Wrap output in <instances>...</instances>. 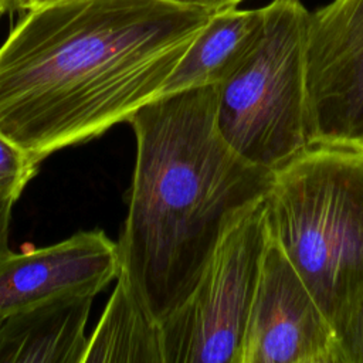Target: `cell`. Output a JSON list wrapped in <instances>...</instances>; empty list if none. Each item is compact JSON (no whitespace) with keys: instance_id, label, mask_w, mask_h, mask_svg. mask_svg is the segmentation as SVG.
<instances>
[{"instance_id":"obj_11","label":"cell","mask_w":363,"mask_h":363,"mask_svg":"<svg viewBox=\"0 0 363 363\" xmlns=\"http://www.w3.org/2000/svg\"><path fill=\"white\" fill-rule=\"evenodd\" d=\"M91 362L164 363L162 325L121 275L88 337L84 363Z\"/></svg>"},{"instance_id":"obj_3","label":"cell","mask_w":363,"mask_h":363,"mask_svg":"<svg viewBox=\"0 0 363 363\" xmlns=\"http://www.w3.org/2000/svg\"><path fill=\"white\" fill-rule=\"evenodd\" d=\"M265 225L340 340L363 302V145L312 142L274 169Z\"/></svg>"},{"instance_id":"obj_17","label":"cell","mask_w":363,"mask_h":363,"mask_svg":"<svg viewBox=\"0 0 363 363\" xmlns=\"http://www.w3.org/2000/svg\"><path fill=\"white\" fill-rule=\"evenodd\" d=\"M0 9L3 13L18 11V0H0Z\"/></svg>"},{"instance_id":"obj_5","label":"cell","mask_w":363,"mask_h":363,"mask_svg":"<svg viewBox=\"0 0 363 363\" xmlns=\"http://www.w3.org/2000/svg\"><path fill=\"white\" fill-rule=\"evenodd\" d=\"M265 237L262 194L228 218L191 295L160 322L164 363H238Z\"/></svg>"},{"instance_id":"obj_4","label":"cell","mask_w":363,"mask_h":363,"mask_svg":"<svg viewBox=\"0 0 363 363\" xmlns=\"http://www.w3.org/2000/svg\"><path fill=\"white\" fill-rule=\"evenodd\" d=\"M255 47L217 85V128L244 160L274 170L311 143L306 85L309 11L299 0H272Z\"/></svg>"},{"instance_id":"obj_13","label":"cell","mask_w":363,"mask_h":363,"mask_svg":"<svg viewBox=\"0 0 363 363\" xmlns=\"http://www.w3.org/2000/svg\"><path fill=\"white\" fill-rule=\"evenodd\" d=\"M340 346L345 363H363V302L340 335Z\"/></svg>"},{"instance_id":"obj_19","label":"cell","mask_w":363,"mask_h":363,"mask_svg":"<svg viewBox=\"0 0 363 363\" xmlns=\"http://www.w3.org/2000/svg\"><path fill=\"white\" fill-rule=\"evenodd\" d=\"M3 14H4V13H3V11H1V9H0V18H1V16H3Z\"/></svg>"},{"instance_id":"obj_16","label":"cell","mask_w":363,"mask_h":363,"mask_svg":"<svg viewBox=\"0 0 363 363\" xmlns=\"http://www.w3.org/2000/svg\"><path fill=\"white\" fill-rule=\"evenodd\" d=\"M50 1H54V0H18V11H24Z\"/></svg>"},{"instance_id":"obj_20","label":"cell","mask_w":363,"mask_h":363,"mask_svg":"<svg viewBox=\"0 0 363 363\" xmlns=\"http://www.w3.org/2000/svg\"><path fill=\"white\" fill-rule=\"evenodd\" d=\"M233 4H234V3H233Z\"/></svg>"},{"instance_id":"obj_1","label":"cell","mask_w":363,"mask_h":363,"mask_svg":"<svg viewBox=\"0 0 363 363\" xmlns=\"http://www.w3.org/2000/svg\"><path fill=\"white\" fill-rule=\"evenodd\" d=\"M213 11L169 0H54L0 45V135L35 162L156 99Z\"/></svg>"},{"instance_id":"obj_7","label":"cell","mask_w":363,"mask_h":363,"mask_svg":"<svg viewBox=\"0 0 363 363\" xmlns=\"http://www.w3.org/2000/svg\"><path fill=\"white\" fill-rule=\"evenodd\" d=\"M306 85L311 143L363 145V0L309 11Z\"/></svg>"},{"instance_id":"obj_15","label":"cell","mask_w":363,"mask_h":363,"mask_svg":"<svg viewBox=\"0 0 363 363\" xmlns=\"http://www.w3.org/2000/svg\"><path fill=\"white\" fill-rule=\"evenodd\" d=\"M172 3H177L182 6H189V7H197V9H204L208 11H217L220 9L234 6L233 0H169Z\"/></svg>"},{"instance_id":"obj_9","label":"cell","mask_w":363,"mask_h":363,"mask_svg":"<svg viewBox=\"0 0 363 363\" xmlns=\"http://www.w3.org/2000/svg\"><path fill=\"white\" fill-rule=\"evenodd\" d=\"M94 296H64L0 320V363H84Z\"/></svg>"},{"instance_id":"obj_10","label":"cell","mask_w":363,"mask_h":363,"mask_svg":"<svg viewBox=\"0 0 363 363\" xmlns=\"http://www.w3.org/2000/svg\"><path fill=\"white\" fill-rule=\"evenodd\" d=\"M262 28V7L228 6L213 11L172 71L159 96L223 84L252 51Z\"/></svg>"},{"instance_id":"obj_8","label":"cell","mask_w":363,"mask_h":363,"mask_svg":"<svg viewBox=\"0 0 363 363\" xmlns=\"http://www.w3.org/2000/svg\"><path fill=\"white\" fill-rule=\"evenodd\" d=\"M121 271L118 244L104 231H79L57 244L0 258V320L64 296H94Z\"/></svg>"},{"instance_id":"obj_14","label":"cell","mask_w":363,"mask_h":363,"mask_svg":"<svg viewBox=\"0 0 363 363\" xmlns=\"http://www.w3.org/2000/svg\"><path fill=\"white\" fill-rule=\"evenodd\" d=\"M11 201L0 200V258H3L9 251V231H10V220H11Z\"/></svg>"},{"instance_id":"obj_12","label":"cell","mask_w":363,"mask_h":363,"mask_svg":"<svg viewBox=\"0 0 363 363\" xmlns=\"http://www.w3.org/2000/svg\"><path fill=\"white\" fill-rule=\"evenodd\" d=\"M38 162L0 135V200L14 203L35 176Z\"/></svg>"},{"instance_id":"obj_2","label":"cell","mask_w":363,"mask_h":363,"mask_svg":"<svg viewBox=\"0 0 363 363\" xmlns=\"http://www.w3.org/2000/svg\"><path fill=\"white\" fill-rule=\"evenodd\" d=\"M216 113L213 85L159 96L128 119L136 160L119 275L159 322L189 299L228 218L269 186L271 170L227 145Z\"/></svg>"},{"instance_id":"obj_6","label":"cell","mask_w":363,"mask_h":363,"mask_svg":"<svg viewBox=\"0 0 363 363\" xmlns=\"http://www.w3.org/2000/svg\"><path fill=\"white\" fill-rule=\"evenodd\" d=\"M238 363H345L335 328L268 231Z\"/></svg>"},{"instance_id":"obj_18","label":"cell","mask_w":363,"mask_h":363,"mask_svg":"<svg viewBox=\"0 0 363 363\" xmlns=\"http://www.w3.org/2000/svg\"><path fill=\"white\" fill-rule=\"evenodd\" d=\"M242 0H233V3H234V6H238L240 3H241Z\"/></svg>"}]
</instances>
